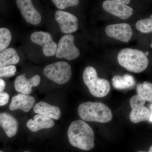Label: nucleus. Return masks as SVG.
I'll return each instance as SVG.
<instances>
[{"mask_svg":"<svg viewBox=\"0 0 152 152\" xmlns=\"http://www.w3.org/2000/svg\"><path fill=\"white\" fill-rule=\"evenodd\" d=\"M70 143L73 146L88 151L94 147V134L89 125L83 120L71 123L68 131Z\"/></svg>","mask_w":152,"mask_h":152,"instance_id":"obj_1","label":"nucleus"},{"mask_svg":"<svg viewBox=\"0 0 152 152\" xmlns=\"http://www.w3.org/2000/svg\"><path fill=\"white\" fill-rule=\"evenodd\" d=\"M78 111L84 121L107 123L113 119L111 110L102 103L86 102L80 105Z\"/></svg>","mask_w":152,"mask_h":152,"instance_id":"obj_2","label":"nucleus"},{"mask_svg":"<svg viewBox=\"0 0 152 152\" xmlns=\"http://www.w3.org/2000/svg\"><path fill=\"white\" fill-rule=\"evenodd\" d=\"M118 60L127 70L135 73L143 72L148 64V59L144 53L136 49H122L118 54Z\"/></svg>","mask_w":152,"mask_h":152,"instance_id":"obj_3","label":"nucleus"},{"mask_svg":"<svg viewBox=\"0 0 152 152\" xmlns=\"http://www.w3.org/2000/svg\"><path fill=\"white\" fill-rule=\"evenodd\" d=\"M85 84L94 96L104 97L108 95L110 89L108 81L98 77L96 71L92 66L86 68L83 74Z\"/></svg>","mask_w":152,"mask_h":152,"instance_id":"obj_4","label":"nucleus"},{"mask_svg":"<svg viewBox=\"0 0 152 152\" xmlns=\"http://www.w3.org/2000/svg\"><path fill=\"white\" fill-rule=\"evenodd\" d=\"M43 72L47 78L58 84L67 83L72 76L71 66L64 61L50 64L45 68Z\"/></svg>","mask_w":152,"mask_h":152,"instance_id":"obj_5","label":"nucleus"},{"mask_svg":"<svg viewBox=\"0 0 152 152\" xmlns=\"http://www.w3.org/2000/svg\"><path fill=\"white\" fill-rule=\"evenodd\" d=\"M146 101L138 95L133 96L130 100L132 110L130 114V119L134 124L142 121H149L152 122V104L149 106V109L145 107Z\"/></svg>","mask_w":152,"mask_h":152,"instance_id":"obj_6","label":"nucleus"},{"mask_svg":"<svg viewBox=\"0 0 152 152\" xmlns=\"http://www.w3.org/2000/svg\"><path fill=\"white\" fill-rule=\"evenodd\" d=\"M74 41L75 37L72 35L67 34L62 37L57 47L56 57L59 58H64L69 61L78 58L80 51Z\"/></svg>","mask_w":152,"mask_h":152,"instance_id":"obj_7","label":"nucleus"},{"mask_svg":"<svg viewBox=\"0 0 152 152\" xmlns=\"http://www.w3.org/2000/svg\"><path fill=\"white\" fill-rule=\"evenodd\" d=\"M31 39L34 43L43 47V53L47 57L56 55L58 45L53 40L50 34L44 31L35 32L31 36Z\"/></svg>","mask_w":152,"mask_h":152,"instance_id":"obj_8","label":"nucleus"},{"mask_svg":"<svg viewBox=\"0 0 152 152\" xmlns=\"http://www.w3.org/2000/svg\"><path fill=\"white\" fill-rule=\"evenodd\" d=\"M22 16L26 21L30 24L39 25L42 21L39 13L33 5L31 0H17L16 1Z\"/></svg>","mask_w":152,"mask_h":152,"instance_id":"obj_9","label":"nucleus"},{"mask_svg":"<svg viewBox=\"0 0 152 152\" xmlns=\"http://www.w3.org/2000/svg\"><path fill=\"white\" fill-rule=\"evenodd\" d=\"M55 19L64 34H72L76 31L78 28V19L72 14L61 10L57 11Z\"/></svg>","mask_w":152,"mask_h":152,"instance_id":"obj_10","label":"nucleus"},{"mask_svg":"<svg viewBox=\"0 0 152 152\" xmlns=\"http://www.w3.org/2000/svg\"><path fill=\"white\" fill-rule=\"evenodd\" d=\"M106 33L110 37L124 42H128L133 35L130 25L126 23L109 25L106 28Z\"/></svg>","mask_w":152,"mask_h":152,"instance_id":"obj_11","label":"nucleus"},{"mask_svg":"<svg viewBox=\"0 0 152 152\" xmlns=\"http://www.w3.org/2000/svg\"><path fill=\"white\" fill-rule=\"evenodd\" d=\"M102 7L106 12L122 20L129 18L134 12L132 8L114 0L104 1Z\"/></svg>","mask_w":152,"mask_h":152,"instance_id":"obj_12","label":"nucleus"},{"mask_svg":"<svg viewBox=\"0 0 152 152\" xmlns=\"http://www.w3.org/2000/svg\"><path fill=\"white\" fill-rule=\"evenodd\" d=\"M41 77L36 75L29 79L26 78L25 74L17 77L14 83L16 91L23 94L28 95L32 91L33 87L39 86L41 82Z\"/></svg>","mask_w":152,"mask_h":152,"instance_id":"obj_13","label":"nucleus"},{"mask_svg":"<svg viewBox=\"0 0 152 152\" xmlns=\"http://www.w3.org/2000/svg\"><path fill=\"white\" fill-rule=\"evenodd\" d=\"M35 99L28 95L19 94L12 98L10 109L12 111L20 110L26 113L29 112L34 105Z\"/></svg>","mask_w":152,"mask_h":152,"instance_id":"obj_14","label":"nucleus"},{"mask_svg":"<svg viewBox=\"0 0 152 152\" xmlns=\"http://www.w3.org/2000/svg\"><path fill=\"white\" fill-rule=\"evenodd\" d=\"M0 127L3 128L9 138L15 135L18 129V123L15 117L6 113H0Z\"/></svg>","mask_w":152,"mask_h":152,"instance_id":"obj_15","label":"nucleus"},{"mask_svg":"<svg viewBox=\"0 0 152 152\" xmlns=\"http://www.w3.org/2000/svg\"><path fill=\"white\" fill-rule=\"evenodd\" d=\"M54 126V122L50 118L38 114L34 119H30L27 123L28 129L32 132H37L43 129H50Z\"/></svg>","mask_w":152,"mask_h":152,"instance_id":"obj_16","label":"nucleus"},{"mask_svg":"<svg viewBox=\"0 0 152 152\" xmlns=\"http://www.w3.org/2000/svg\"><path fill=\"white\" fill-rule=\"evenodd\" d=\"M34 111L36 113L55 120H58L61 117V110L58 107L52 105L42 101L36 104L34 108Z\"/></svg>","mask_w":152,"mask_h":152,"instance_id":"obj_17","label":"nucleus"},{"mask_svg":"<svg viewBox=\"0 0 152 152\" xmlns=\"http://www.w3.org/2000/svg\"><path fill=\"white\" fill-rule=\"evenodd\" d=\"M20 57L13 48H8L0 53V67L14 65L20 61Z\"/></svg>","mask_w":152,"mask_h":152,"instance_id":"obj_18","label":"nucleus"},{"mask_svg":"<svg viewBox=\"0 0 152 152\" xmlns=\"http://www.w3.org/2000/svg\"><path fill=\"white\" fill-rule=\"evenodd\" d=\"M112 81L113 86L116 89L129 88L136 84L134 78L129 74H126L122 76H114Z\"/></svg>","mask_w":152,"mask_h":152,"instance_id":"obj_19","label":"nucleus"},{"mask_svg":"<svg viewBox=\"0 0 152 152\" xmlns=\"http://www.w3.org/2000/svg\"><path fill=\"white\" fill-rule=\"evenodd\" d=\"M137 95L145 99V100L152 102V84L148 82H145L142 84L137 85Z\"/></svg>","mask_w":152,"mask_h":152,"instance_id":"obj_20","label":"nucleus"},{"mask_svg":"<svg viewBox=\"0 0 152 152\" xmlns=\"http://www.w3.org/2000/svg\"><path fill=\"white\" fill-rule=\"evenodd\" d=\"M12 38L10 31L8 29L5 28H0V53L9 46Z\"/></svg>","mask_w":152,"mask_h":152,"instance_id":"obj_21","label":"nucleus"},{"mask_svg":"<svg viewBox=\"0 0 152 152\" xmlns=\"http://www.w3.org/2000/svg\"><path fill=\"white\" fill-rule=\"evenodd\" d=\"M137 30L144 33H149L152 31V19L147 18L140 20L136 23Z\"/></svg>","mask_w":152,"mask_h":152,"instance_id":"obj_22","label":"nucleus"},{"mask_svg":"<svg viewBox=\"0 0 152 152\" xmlns=\"http://www.w3.org/2000/svg\"><path fill=\"white\" fill-rule=\"evenodd\" d=\"M52 2L60 10H64L69 7H75L80 3L78 0H53Z\"/></svg>","mask_w":152,"mask_h":152,"instance_id":"obj_23","label":"nucleus"},{"mask_svg":"<svg viewBox=\"0 0 152 152\" xmlns=\"http://www.w3.org/2000/svg\"><path fill=\"white\" fill-rule=\"evenodd\" d=\"M16 71V67L14 65L0 67V78L13 77Z\"/></svg>","mask_w":152,"mask_h":152,"instance_id":"obj_24","label":"nucleus"},{"mask_svg":"<svg viewBox=\"0 0 152 152\" xmlns=\"http://www.w3.org/2000/svg\"><path fill=\"white\" fill-rule=\"evenodd\" d=\"M10 96L5 92H0V106L5 105L8 102Z\"/></svg>","mask_w":152,"mask_h":152,"instance_id":"obj_25","label":"nucleus"},{"mask_svg":"<svg viewBox=\"0 0 152 152\" xmlns=\"http://www.w3.org/2000/svg\"><path fill=\"white\" fill-rule=\"evenodd\" d=\"M6 87V83L2 79H0V92H1L5 89Z\"/></svg>","mask_w":152,"mask_h":152,"instance_id":"obj_26","label":"nucleus"},{"mask_svg":"<svg viewBox=\"0 0 152 152\" xmlns=\"http://www.w3.org/2000/svg\"><path fill=\"white\" fill-rule=\"evenodd\" d=\"M116 1L125 5L128 4L130 3V1H129V0H117Z\"/></svg>","mask_w":152,"mask_h":152,"instance_id":"obj_27","label":"nucleus"},{"mask_svg":"<svg viewBox=\"0 0 152 152\" xmlns=\"http://www.w3.org/2000/svg\"><path fill=\"white\" fill-rule=\"evenodd\" d=\"M137 152H152V146L151 147V148H150L149 151L146 152V151H138Z\"/></svg>","mask_w":152,"mask_h":152,"instance_id":"obj_28","label":"nucleus"},{"mask_svg":"<svg viewBox=\"0 0 152 152\" xmlns=\"http://www.w3.org/2000/svg\"><path fill=\"white\" fill-rule=\"evenodd\" d=\"M144 54H145V56H147L149 55V52L148 51L146 52L145 53H144Z\"/></svg>","mask_w":152,"mask_h":152,"instance_id":"obj_29","label":"nucleus"},{"mask_svg":"<svg viewBox=\"0 0 152 152\" xmlns=\"http://www.w3.org/2000/svg\"><path fill=\"white\" fill-rule=\"evenodd\" d=\"M151 48H152V44H151Z\"/></svg>","mask_w":152,"mask_h":152,"instance_id":"obj_30","label":"nucleus"},{"mask_svg":"<svg viewBox=\"0 0 152 152\" xmlns=\"http://www.w3.org/2000/svg\"><path fill=\"white\" fill-rule=\"evenodd\" d=\"M0 152H4L2 151H0Z\"/></svg>","mask_w":152,"mask_h":152,"instance_id":"obj_31","label":"nucleus"},{"mask_svg":"<svg viewBox=\"0 0 152 152\" xmlns=\"http://www.w3.org/2000/svg\"><path fill=\"white\" fill-rule=\"evenodd\" d=\"M28 152V151H25V152Z\"/></svg>","mask_w":152,"mask_h":152,"instance_id":"obj_32","label":"nucleus"}]
</instances>
